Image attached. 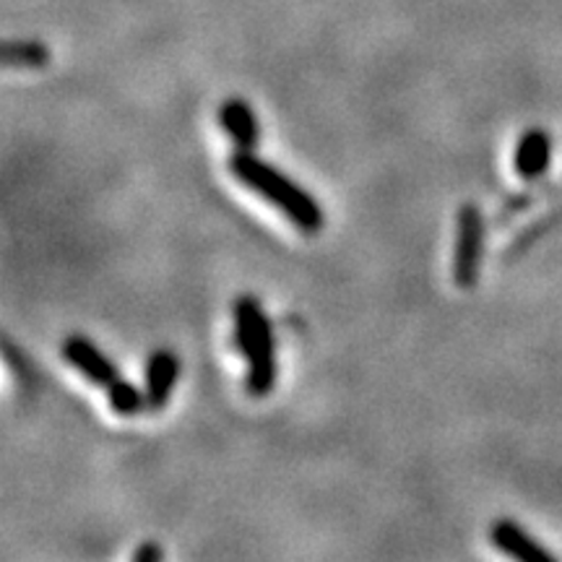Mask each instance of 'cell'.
Instances as JSON below:
<instances>
[{
    "instance_id": "cell-4",
    "label": "cell",
    "mask_w": 562,
    "mask_h": 562,
    "mask_svg": "<svg viewBox=\"0 0 562 562\" xmlns=\"http://www.w3.org/2000/svg\"><path fill=\"white\" fill-rule=\"evenodd\" d=\"M60 357L74 368L83 381H89L97 389H110L121 378L117 364L110 360L94 341L81 334H70L60 344Z\"/></svg>"
},
{
    "instance_id": "cell-11",
    "label": "cell",
    "mask_w": 562,
    "mask_h": 562,
    "mask_svg": "<svg viewBox=\"0 0 562 562\" xmlns=\"http://www.w3.org/2000/svg\"><path fill=\"white\" fill-rule=\"evenodd\" d=\"M161 558H165V550L157 542H144L131 554L133 562H159Z\"/></svg>"
},
{
    "instance_id": "cell-6",
    "label": "cell",
    "mask_w": 562,
    "mask_h": 562,
    "mask_svg": "<svg viewBox=\"0 0 562 562\" xmlns=\"http://www.w3.org/2000/svg\"><path fill=\"white\" fill-rule=\"evenodd\" d=\"M490 542L497 552L508 554L513 560L521 562H554L558 558L539 542L537 537H531L521 524H516L513 518H497L490 526Z\"/></svg>"
},
{
    "instance_id": "cell-2",
    "label": "cell",
    "mask_w": 562,
    "mask_h": 562,
    "mask_svg": "<svg viewBox=\"0 0 562 562\" xmlns=\"http://www.w3.org/2000/svg\"><path fill=\"white\" fill-rule=\"evenodd\" d=\"M235 315V347L245 360V391L263 398L277 389V336L261 300L243 294L232 307Z\"/></svg>"
},
{
    "instance_id": "cell-1",
    "label": "cell",
    "mask_w": 562,
    "mask_h": 562,
    "mask_svg": "<svg viewBox=\"0 0 562 562\" xmlns=\"http://www.w3.org/2000/svg\"><path fill=\"white\" fill-rule=\"evenodd\" d=\"M227 170L237 182H243L250 193L261 195L266 203L277 206L286 222H292L302 235H318L326 224L323 206L313 193H307L297 180L284 175L277 165L256 157V151L229 154Z\"/></svg>"
},
{
    "instance_id": "cell-9",
    "label": "cell",
    "mask_w": 562,
    "mask_h": 562,
    "mask_svg": "<svg viewBox=\"0 0 562 562\" xmlns=\"http://www.w3.org/2000/svg\"><path fill=\"white\" fill-rule=\"evenodd\" d=\"M108 406L117 417H138V414L149 412L144 389H138L131 381H123V378H117L108 389Z\"/></svg>"
},
{
    "instance_id": "cell-10",
    "label": "cell",
    "mask_w": 562,
    "mask_h": 562,
    "mask_svg": "<svg viewBox=\"0 0 562 562\" xmlns=\"http://www.w3.org/2000/svg\"><path fill=\"white\" fill-rule=\"evenodd\" d=\"M3 63L9 68H45L50 50L37 40H11L3 45Z\"/></svg>"
},
{
    "instance_id": "cell-8",
    "label": "cell",
    "mask_w": 562,
    "mask_h": 562,
    "mask_svg": "<svg viewBox=\"0 0 562 562\" xmlns=\"http://www.w3.org/2000/svg\"><path fill=\"white\" fill-rule=\"evenodd\" d=\"M552 136L542 128L526 131L513 151V170L521 180H539L550 170Z\"/></svg>"
},
{
    "instance_id": "cell-5",
    "label": "cell",
    "mask_w": 562,
    "mask_h": 562,
    "mask_svg": "<svg viewBox=\"0 0 562 562\" xmlns=\"http://www.w3.org/2000/svg\"><path fill=\"white\" fill-rule=\"evenodd\" d=\"M180 381V357L172 349H154L144 364V393L149 412H161L170 404Z\"/></svg>"
},
{
    "instance_id": "cell-3",
    "label": "cell",
    "mask_w": 562,
    "mask_h": 562,
    "mask_svg": "<svg viewBox=\"0 0 562 562\" xmlns=\"http://www.w3.org/2000/svg\"><path fill=\"white\" fill-rule=\"evenodd\" d=\"M484 243H487V222H484L480 203H463L456 214V245L451 277L461 290H472L480 281L484 263Z\"/></svg>"
},
{
    "instance_id": "cell-7",
    "label": "cell",
    "mask_w": 562,
    "mask_h": 562,
    "mask_svg": "<svg viewBox=\"0 0 562 562\" xmlns=\"http://www.w3.org/2000/svg\"><path fill=\"white\" fill-rule=\"evenodd\" d=\"M220 125L235 149L256 151L261 144V123H258L256 110L243 97H227L220 108Z\"/></svg>"
}]
</instances>
